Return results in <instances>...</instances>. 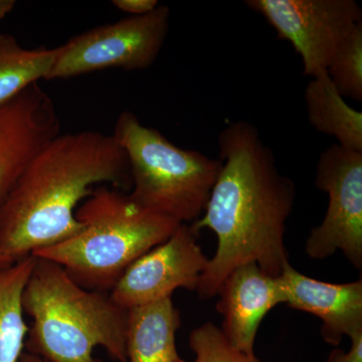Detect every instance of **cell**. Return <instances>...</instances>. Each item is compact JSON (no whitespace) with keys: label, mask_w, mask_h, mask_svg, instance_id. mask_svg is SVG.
I'll return each instance as SVG.
<instances>
[{"label":"cell","mask_w":362,"mask_h":362,"mask_svg":"<svg viewBox=\"0 0 362 362\" xmlns=\"http://www.w3.org/2000/svg\"><path fill=\"white\" fill-rule=\"evenodd\" d=\"M112 136L127 156L129 195L136 204L180 223L201 218L221 171L220 159L176 146L130 111L119 115Z\"/></svg>","instance_id":"obj_5"},{"label":"cell","mask_w":362,"mask_h":362,"mask_svg":"<svg viewBox=\"0 0 362 362\" xmlns=\"http://www.w3.org/2000/svg\"><path fill=\"white\" fill-rule=\"evenodd\" d=\"M35 261L28 256L0 268V362H18L23 354L28 326L23 295Z\"/></svg>","instance_id":"obj_15"},{"label":"cell","mask_w":362,"mask_h":362,"mask_svg":"<svg viewBox=\"0 0 362 362\" xmlns=\"http://www.w3.org/2000/svg\"><path fill=\"white\" fill-rule=\"evenodd\" d=\"M349 338L351 339V347L349 351L333 349L328 358L323 362H362V331Z\"/></svg>","instance_id":"obj_19"},{"label":"cell","mask_w":362,"mask_h":362,"mask_svg":"<svg viewBox=\"0 0 362 362\" xmlns=\"http://www.w3.org/2000/svg\"><path fill=\"white\" fill-rule=\"evenodd\" d=\"M245 4L263 16L279 40L293 45L301 57L305 76L327 71L345 37L362 21L354 0H247Z\"/></svg>","instance_id":"obj_8"},{"label":"cell","mask_w":362,"mask_h":362,"mask_svg":"<svg viewBox=\"0 0 362 362\" xmlns=\"http://www.w3.org/2000/svg\"><path fill=\"white\" fill-rule=\"evenodd\" d=\"M284 287L286 305L314 314L322 320L324 341L337 346L343 337L362 331V280L332 284L307 277L287 263L279 276Z\"/></svg>","instance_id":"obj_12"},{"label":"cell","mask_w":362,"mask_h":362,"mask_svg":"<svg viewBox=\"0 0 362 362\" xmlns=\"http://www.w3.org/2000/svg\"><path fill=\"white\" fill-rule=\"evenodd\" d=\"M59 130L54 102L37 84L0 107V202L28 162Z\"/></svg>","instance_id":"obj_10"},{"label":"cell","mask_w":362,"mask_h":362,"mask_svg":"<svg viewBox=\"0 0 362 362\" xmlns=\"http://www.w3.org/2000/svg\"><path fill=\"white\" fill-rule=\"evenodd\" d=\"M78 235L33 252L63 267L78 285L110 293L127 269L181 225L136 204L118 188L100 187L78 207Z\"/></svg>","instance_id":"obj_4"},{"label":"cell","mask_w":362,"mask_h":362,"mask_svg":"<svg viewBox=\"0 0 362 362\" xmlns=\"http://www.w3.org/2000/svg\"><path fill=\"white\" fill-rule=\"evenodd\" d=\"M18 362H47L44 359L40 358L39 356H33V354H28V352H23L21 356L20 361Z\"/></svg>","instance_id":"obj_22"},{"label":"cell","mask_w":362,"mask_h":362,"mask_svg":"<svg viewBox=\"0 0 362 362\" xmlns=\"http://www.w3.org/2000/svg\"><path fill=\"white\" fill-rule=\"evenodd\" d=\"M304 99L314 129L332 136L343 148L362 152V113L344 101L327 71L311 78Z\"/></svg>","instance_id":"obj_14"},{"label":"cell","mask_w":362,"mask_h":362,"mask_svg":"<svg viewBox=\"0 0 362 362\" xmlns=\"http://www.w3.org/2000/svg\"><path fill=\"white\" fill-rule=\"evenodd\" d=\"M189 347L194 362H257L256 356L243 354L228 343L223 331L214 323L206 322L195 328L189 335Z\"/></svg>","instance_id":"obj_18"},{"label":"cell","mask_w":362,"mask_h":362,"mask_svg":"<svg viewBox=\"0 0 362 362\" xmlns=\"http://www.w3.org/2000/svg\"><path fill=\"white\" fill-rule=\"evenodd\" d=\"M112 4L119 11L132 14L133 16L150 13L159 6L157 0H114Z\"/></svg>","instance_id":"obj_20"},{"label":"cell","mask_w":362,"mask_h":362,"mask_svg":"<svg viewBox=\"0 0 362 362\" xmlns=\"http://www.w3.org/2000/svg\"><path fill=\"white\" fill-rule=\"evenodd\" d=\"M23 307L33 319L28 354L47 362H102L93 356L101 346L113 361L128 362V309L108 293L81 287L59 264L35 257Z\"/></svg>","instance_id":"obj_3"},{"label":"cell","mask_w":362,"mask_h":362,"mask_svg":"<svg viewBox=\"0 0 362 362\" xmlns=\"http://www.w3.org/2000/svg\"><path fill=\"white\" fill-rule=\"evenodd\" d=\"M327 74L343 98L362 101V21L338 47Z\"/></svg>","instance_id":"obj_17"},{"label":"cell","mask_w":362,"mask_h":362,"mask_svg":"<svg viewBox=\"0 0 362 362\" xmlns=\"http://www.w3.org/2000/svg\"><path fill=\"white\" fill-rule=\"evenodd\" d=\"M221 168L204 216L192 223L218 238L197 290L202 300L216 296L238 267L257 264L279 277L289 263L286 223L294 207V181L281 173L270 147L247 121L228 124L218 136Z\"/></svg>","instance_id":"obj_1"},{"label":"cell","mask_w":362,"mask_h":362,"mask_svg":"<svg viewBox=\"0 0 362 362\" xmlns=\"http://www.w3.org/2000/svg\"><path fill=\"white\" fill-rule=\"evenodd\" d=\"M199 233L181 223L170 238L136 259L109 293L125 309L171 298L176 289L195 291L209 259Z\"/></svg>","instance_id":"obj_9"},{"label":"cell","mask_w":362,"mask_h":362,"mask_svg":"<svg viewBox=\"0 0 362 362\" xmlns=\"http://www.w3.org/2000/svg\"><path fill=\"white\" fill-rule=\"evenodd\" d=\"M177 362H188V361H183V359H181V358H180V361H178Z\"/></svg>","instance_id":"obj_23"},{"label":"cell","mask_w":362,"mask_h":362,"mask_svg":"<svg viewBox=\"0 0 362 362\" xmlns=\"http://www.w3.org/2000/svg\"><path fill=\"white\" fill-rule=\"evenodd\" d=\"M315 185L328 194L322 223L312 228L306 242L311 259L343 252L362 269V152L335 144L324 150L316 165Z\"/></svg>","instance_id":"obj_7"},{"label":"cell","mask_w":362,"mask_h":362,"mask_svg":"<svg viewBox=\"0 0 362 362\" xmlns=\"http://www.w3.org/2000/svg\"><path fill=\"white\" fill-rule=\"evenodd\" d=\"M169 18V7L162 4L144 16L97 26L71 37L59 47L56 63L47 80L78 77L108 69L149 68L165 42Z\"/></svg>","instance_id":"obj_6"},{"label":"cell","mask_w":362,"mask_h":362,"mask_svg":"<svg viewBox=\"0 0 362 362\" xmlns=\"http://www.w3.org/2000/svg\"><path fill=\"white\" fill-rule=\"evenodd\" d=\"M100 183L132 187L127 156L113 136L87 130L49 140L0 202L2 268L78 235L84 228L78 206Z\"/></svg>","instance_id":"obj_2"},{"label":"cell","mask_w":362,"mask_h":362,"mask_svg":"<svg viewBox=\"0 0 362 362\" xmlns=\"http://www.w3.org/2000/svg\"><path fill=\"white\" fill-rule=\"evenodd\" d=\"M58 54L59 47L23 49L13 35L0 33V107L40 78L47 80Z\"/></svg>","instance_id":"obj_16"},{"label":"cell","mask_w":362,"mask_h":362,"mask_svg":"<svg viewBox=\"0 0 362 362\" xmlns=\"http://www.w3.org/2000/svg\"><path fill=\"white\" fill-rule=\"evenodd\" d=\"M216 310L223 317L221 331L228 343L247 356H255L257 332L267 314L286 303L280 277H274L257 264L235 269L218 289Z\"/></svg>","instance_id":"obj_11"},{"label":"cell","mask_w":362,"mask_h":362,"mask_svg":"<svg viewBox=\"0 0 362 362\" xmlns=\"http://www.w3.org/2000/svg\"><path fill=\"white\" fill-rule=\"evenodd\" d=\"M257 362H261V361H259V359H258V361H257Z\"/></svg>","instance_id":"obj_24"},{"label":"cell","mask_w":362,"mask_h":362,"mask_svg":"<svg viewBox=\"0 0 362 362\" xmlns=\"http://www.w3.org/2000/svg\"><path fill=\"white\" fill-rule=\"evenodd\" d=\"M180 326V312L171 298L128 309V362L180 361L175 337Z\"/></svg>","instance_id":"obj_13"},{"label":"cell","mask_w":362,"mask_h":362,"mask_svg":"<svg viewBox=\"0 0 362 362\" xmlns=\"http://www.w3.org/2000/svg\"><path fill=\"white\" fill-rule=\"evenodd\" d=\"M16 4L14 0H0V20L8 16L13 11Z\"/></svg>","instance_id":"obj_21"}]
</instances>
